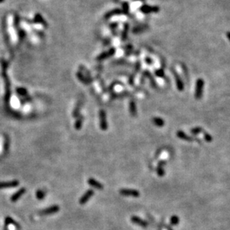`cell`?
I'll list each match as a JSON object with an SVG mask.
<instances>
[{
  "label": "cell",
  "instance_id": "cell-1",
  "mask_svg": "<svg viewBox=\"0 0 230 230\" xmlns=\"http://www.w3.org/2000/svg\"><path fill=\"white\" fill-rule=\"evenodd\" d=\"M205 82L202 79H198L196 80V87H195V94L194 96L196 99L199 100L202 98V93H203V87Z\"/></svg>",
  "mask_w": 230,
  "mask_h": 230
},
{
  "label": "cell",
  "instance_id": "cell-2",
  "mask_svg": "<svg viewBox=\"0 0 230 230\" xmlns=\"http://www.w3.org/2000/svg\"><path fill=\"white\" fill-rule=\"evenodd\" d=\"M99 126H100V129L103 131H106L108 129V123H107V117H106V113L105 112L104 110H100L99 112Z\"/></svg>",
  "mask_w": 230,
  "mask_h": 230
},
{
  "label": "cell",
  "instance_id": "cell-3",
  "mask_svg": "<svg viewBox=\"0 0 230 230\" xmlns=\"http://www.w3.org/2000/svg\"><path fill=\"white\" fill-rule=\"evenodd\" d=\"M121 195L124 196H132V197H139L140 192L135 189H129V188H123L120 190Z\"/></svg>",
  "mask_w": 230,
  "mask_h": 230
},
{
  "label": "cell",
  "instance_id": "cell-4",
  "mask_svg": "<svg viewBox=\"0 0 230 230\" xmlns=\"http://www.w3.org/2000/svg\"><path fill=\"white\" fill-rule=\"evenodd\" d=\"M140 11L145 14H150V13H157L160 11L159 7L158 6H150L148 5H143L140 8Z\"/></svg>",
  "mask_w": 230,
  "mask_h": 230
},
{
  "label": "cell",
  "instance_id": "cell-5",
  "mask_svg": "<svg viewBox=\"0 0 230 230\" xmlns=\"http://www.w3.org/2000/svg\"><path fill=\"white\" fill-rule=\"evenodd\" d=\"M116 52V49L114 47L111 48L109 50H108L107 52H103V53H101L99 55H98L97 58H96V60L98 61H100L105 60V59H107L110 57L113 56L114 55Z\"/></svg>",
  "mask_w": 230,
  "mask_h": 230
},
{
  "label": "cell",
  "instance_id": "cell-6",
  "mask_svg": "<svg viewBox=\"0 0 230 230\" xmlns=\"http://www.w3.org/2000/svg\"><path fill=\"white\" fill-rule=\"evenodd\" d=\"M94 191L93 189H89L87 190L83 195L81 196V198L79 200V203L81 205H85V203H87V202L89 201L91 197L94 196Z\"/></svg>",
  "mask_w": 230,
  "mask_h": 230
},
{
  "label": "cell",
  "instance_id": "cell-7",
  "mask_svg": "<svg viewBox=\"0 0 230 230\" xmlns=\"http://www.w3.org/2000/svg\"><path fill=\"white\" fill-rule=\"evenodd\" d=\"M172 72H173L174 77H175L177 89H178V90H179V91H182V90H184V87H185L184 83H183L181 77L179 76V75L176 73V71L172 70Z\"/></svg>",
  "mask_w": 230,
  "mask_h": 230
},
{
  "label": "cell",
  "instance_id": "cell-8",
  "mask_svg": "<svg viewBox=\"0 0 230 230\" xmlns=\"http://www.w3.org/2000/svg\"><path fill=\"white\" fill-rule=\"evenodd\" d=\"M87 183H88V185L90 187H92V188H96V189L97 190H100L101 191V190H103V188H104V186L99 182H98L97 180H96L95 179H94V178H90L87 180Z\"/></svg>",
  "mask_w": 230,
  "mask_h": 230
},
{
  "label": "cell",
  "instance_id": "cell-9",
  "mask_svg": "<svg viewBox=\"0 0 230 230\" xmlns=\"http://www.w3.org/2000/svg\"><path fill=\"white\" fill-rule=\"evenodd\" d=\"M60 208L58 205H53L52 207L47 208V209H44V210L41 211L40 214H43V215H48V214H52L54 213H57L59 211Z\"/></svg>",
  "mask_w": 230,
  "mask_h": 230
},
{
  "label": "cell",
  "instance_id": "cell-10",
  "mask_svg": "<svg viewBox=\"0 0 230 230\" xmlns=\"http://www.w3.org/2000/svg\"><path fill=\"white\" fill-rule=\"evenodd\" d=\"M131 221L132 222V223H135V224L138 225V226H140V227H148V225H149L147 221L143 220H142L141 218H138V217L137 216H132Z\"/></svg>",
  "mask_w": 230,
  "mask_h": 230
},
{
  "label": "cell",
  "instance_id": "cell-11",
  "mask_svg": "<svg viewBox=\"0 0 230 230\" xmlns=\"http://www.w3.org/2000/svg\"><path fill=\"white\" fill-rule=\"evenodd\" d=\"M121 14H123L122 9L115 8L107 12L105 15V19H109V18L112 17L114 16H118V15H121Z\"/></svg>",
  "mask_w": 230,
  "mask_h": 230
},
{
  "label": "cell",
  "instance_id": "cell-12",
  "mask_svg": "<svg viewBox=\"0 0 230 230\" xmlns=\"http://www.w3.org/2000/svg\"><path fill=\"white\" fill-rule=\"evenodd\" d=\"M176 136L181 139V140H185V141H188V142H191L194 140V138H191V136L188 135L187 134H185V132H184L183 131H178L176 132Z\"/></svg>",
  "mask_w": 230,
  "mask_h": 230
},
{
  "label": "cell",
  "instance_id": "cell-13",
  "mask_svg": "<svg viewBox=\"0 0 230 230\" xmlns=\"http://www.w3.org/2000/svg\"><path fill=\"white\" fill-rule=\"evenodd\" d=\"M166 164V161H161L158 164V167L156 168V172H157V174L158 175V176L160 177H163L165 176V171L164 170V166Z\"/></svg>",
  "mask_w": 230,
  "mask_h": 230
},
{
  "label": "cell",
  "instance_id": "cell-14",
  "mask_svg": "<svg viewBox=\"0 0 230 230\" xmlns=\"http://www.w3.org/2000/svg\"><path fill=\"white\" fill-rule=\"evenodd\" d=\"M33 23H40L41 25H43L45 28H47L48 24L46 22V20H44V18L40 14H36L35 16H34V19Z\"/></svg>",
  "mask_w": 230,
  "mask_h": 230
},
{
  "label": "cell",
  "instance_id": "cell-15",
  "mask_svg": "<svg viewBox=\"0 0 230 230\" xmlns=\"http://www.w3.org/2000/svg\"><path fill=\"white\" fill-rule=\"evenodd\" d=\"M76 77L78 78V79L81 82H82V83L85 84V85H89V84L91 82V80L87 79L85 75L82 74V73H80V72H77V73H76Z\"/></svg>",
  "mask_w": 230,
  "mask_h": 230
},
{
  "label": "cell",
  "instance_id": "cell-16",
  "mask_svg": "<svg viewBox=\"0 0 230 230\" xmlns=\"http://www.w3.org/2000/svg\"><path fill=\"white\" fill-rule=\"evenodd\" d=\"M129 112L131 114L132 117L137 116V106L134 100H131L129 103Z\"/></svg>",
  "mask_w": 230,
  "mask_h": 230
},
{
  "label": "cell",
  "instance_id": "cell-17",
  "mask_svg": "<svg viewBox=\"0 0 230 230\" xmlns=\"http://www.w3.org/2000/svg\"><path fill=\"white\" fill-rule=\"evenodd\" d=\"M152 123L154 124L155 126H158V127H163L165 124V121H164L162 118L158 117H153V118L152 119Z\"/></svg>",
  "mask_w": 230,
  "mask_h": 230
},
{
  "label": "cell",
  "instance_id": "cell-18",
  "mask_svg": "<svg viewBox=\"0 0 230 230\" xmlns=\"http://www.w3.org/2000/svg\"><path fill=\"white\" fill-rule=\"evenodd\" d=\"M143 76H144V77H147V78H148L149 79V81H150L151 82V85H152V86L154 88H156V81H155L154 79H153V77L152 76V75L150 74V73H149V71H144L143 72Z\"/></svg>",
  "mask_w": 230,
  "mask_h": 230
},
{
  "label": "cell",
  "instance_id": "cell-19",
  "mask_svg": "<svg viewBox=\"0 0 230 230\" xmlns=\"http://www.w3.org/2000/svg\"><path fill=\"white\" fill-rule=\"evenodd\" d=\"M82 123H83V117L82 116H79V118L77 119V121L75 123V129L76 130H80L82 127Z\"/></svg>",
  "mask_w": 230,
  "mask_h": 230
},
{
  "label": "cell",
  "instance_id": "cell-20",
  "mask_svg": "<svg viewBox=\"0 0 230 230\" xmlns=\"http://www.w3.org/2000/svg\"><path fill=\"white\" fill-rule=\"evenodd\" d=\"M129 25L128 23H126L125 25H124V27H123V32H122V35H121V37H122V41H126V38H127V36H128V32H129Z\"/></svg>",
  "mask_w": 230,
  "mask_h": 230
},
{
  "label": "cell",
  "instance_id": "cell-21",
  "mask_svg": "<svg viewBox=\"0 0 230 230\" xmlns=\"http://www.w3.org/2000/svg\"><path fill=\"white\" fill-rule=\"evenodd\" d=\"M148 28V26L147 25H142V26H137L135 28H134L132 29V32L135 34H138V33H140V32H143V31L146 30Z\"/></svg>",
  "mask_w": 230,
  "mask_h": 230
},
{
  "label": "cell",
  "instance_id": "cell-22",
  "mask_svg": "<svg viewBox=\"0 0 230 230\" xmlns=\"http://www.w3.org/2000/svg\"><path fill=\"white\" fill-rule=\"evenodd\" d=\"M81 103H79L78 105H77L76 108H75L74 111H73V117H79V113H80V109H81Z\"/></svg>",
  "mask_w": 230,
  "mask_h": 230
},
{
  "label": "cell",
  "instance_id": "cell-23",
  "mask_svg": "<svg viewBox=\"0 0 230 230\" xmlns=\"http://www.w3.org/2000/svg\"><path fill=\"white\" fill-rule=\"evenodd\" d=\"M202 132H203V129L201 127H195L194 129H191V133L192 135H199V134Z\"/></svg>",
  "mask_w": 230,
  "mask_h": 230
},
{
  "label": "cell",
  "instance_id": "cell-24",
  "mask_svg": "<svg viewBox=\"0 0 230 230\" xmlns=\"http://www.w3.org/2000/svg\"><path fill=\"white\" fill-rule=\"evenodd\" d=\"M11 103L12 107H14V108H17L18 107L20 106V101H19V99H18L17 97L11 98Z\"/></svg>",
  "mask_w": 230,
  "mask_h": 230
},
{
  "label": "cell",
  "instance_id": "cell-25",
  "mask_svg": "<svg viewBox=\"0 0 230 230\" xmlns=\"http://www.w3.org/2000/svg\"><path fill=\"white\" fill-rule=\"evenodd\" d=\"M17 185L16 182H9V183H0V188H11L13 186H15Z\"/></svg>",
  "mask_w": 230,
  "mask_h": 230
},
{
  "label": "cell",
  "instance_id": "cell-26",
  "mask_svg": "<svg viewBox=\"0 0 230 230\" xmlns=\"http://www.w3.org/2000/svg\"><path fill=\"white\" fill-rule=\"evenodd\" d=\"M123 12L124 14H128L129 11V5L127 2H124L122 5Z\"/></svg>",
  "mask_w": 230,
  "mask_h": 230
},
{
  "label": "cell",
  "instance_id": "cell-27",
  "mask_svg": "<svg viewBox=\"0 0 230 230\" xmlns=\"http://www.w3.org/2000/svg\"><path fill=\"white\" fill-rule=\"evenodd\" d=\"M203 135H204V139H205V141L208 142V143H211V142L213 140L212 136H211V135H209V133L204 132Z\"/></svg>",
  "mask_w": 230,
  "mask_h": 230
},
{
  "label": "cell",
  "instance_id": "cell-28",
  "mask_svg": "<svg viewBox=\"0 0 230 230\" xmlns=\"http://www.w3.org/2000/svg\"><path fill=\"white\" fill-rule=\"evenodd\" d=\"M179 219L176 215H174V216H172L171 218H170V223H171L172 225H177L179 223Z\"/></svg>",
  "mask_w": 230,
  "mask_h": 230
},
{
  "label": "cell",
  "instance_id": "cell-29",
  "mask_svg": "<svg viewBox=\"0 0 230 230\" xmlns=\"http://www.w3.org/2000/svg\"><path fill=\"white\" fill-rule=\"evenodd\" d=\"M36 196H37V199H39V200H42V199H43L45 197V193L43 191H37Z\"/></svg>",
  "mask_w": 230,
  "mask_h": 230
},
{
  "label": "cell",
  "instance_id": "cell-30",
  "mask_svg": "<svg viewBox=\"0 0 230 230\" xmlns=\"http://www.w3.org/2000/svg\"><path fill=\"white\" fill-rule=\"evenodd\" d=\"M155 73H156V76H158V77H161V78L165 77V72H164L163 69L157 70L155 71Z\"/></svg>",
  "mask_w": 230,
  "mask_h": 230
},
{
  "label": "cell",
  "instance_id": "cell-31",
  "mask_svg": "<svg viewBox=\"0 0 230 230\" xmlns=\"http://www.w3.org/2000/svg\"><path fill=\"white\" fill-rule=\"evenodd\" d=\"M18 34H19V37H20V41H23L25 37V33L24 31L21 30V29H18Z\"/></svg>",
  "mask_w": 230,
  "mask_h": 230
},
{
  "label": "cell",
  "instance_id": "cell-32",
  "mask_svg": "<svg viewBox=\"0 0 230 230\" xmlns=\"http://www.w3.org/2000/svg\"><path fill=\"white\" fill-rule=\"evenodd\" d=\"M145 61L147 64H149V65L153 64V61H152V59H151V58H149V57H146Z\"/></svg>",
  "mask_w": 230,
  "mask_h": 230
},
{
  "label": "cell",
  "instance_id": "cell-33",
  "mask_svg": "<svg viewBox=\"0 0 230 230\" xmlns=\"http://www.w3.org/2000/svg\"><path fill=\"white\" fill-rule=\"evenodd\" d=\"M110 26V28H117V26H118V23H112V24H111V25H109Z\"/></svg>",
  "mask_w": 230,
  "mask_h": 230
},
{
  "label": "cell",
  "instance_id": "cell-34",
  "mask_svg": "<svg viewBox=\"0 0 230 230\" xmlns=\"http://www.w3.org/2000/svg\"><path fill=\"white\" fill-rule=\"evenodd\" d=\"M117 84H120V82H118V81H116V82H114V83L112 84V85H111V87H109V89H110V90H112V89L114 88V87L115 85H117Z\"/></svg>",
  "mask_w": 230,
  "mask_h": 230
},
{
  "label": "cell",
  "instance_id": "cell-35",
  "mask_svg": "<svg viewBox=\"0 0 230 230\" xmlns=\"http://www.w3.org/2000/svg\"><path fill=\"white\" fill-rule=\"evenodd\" d=\"M226 35H227V37L228 38L229 41H230V32H227V33H226Z\"/></svg>",
  "mask_w": 230,
  "mask_h": 230
},
{
  "label": "cell",
  "instance_id": "cell-36",
  "mask_svg": "<svg viewBox=\"0 0 230 230\" xmlns=\"http://www.w3.org/2000/svg\"><path fill=\"white\" fill-rule=\"evenodd\" d=\"M5 0H0V3H2V2H3Z\"/></svg>",
  "mask_w": 230,
  "mask_h": 230
}]
</instances>
